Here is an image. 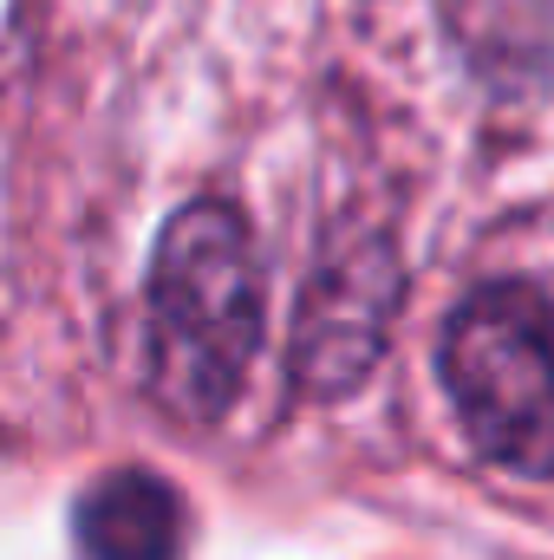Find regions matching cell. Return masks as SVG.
<instances>
[{
  "instance_id": "1",
  "label": "cell",
  "mask_w": 554,
  "mask_h": 560,
  "mask_svg": "<svg viewBox=\"0 0 554 560\" xmlns=\"http://www.w3.org/2000/svg\"><path fill=\"white\" fill-rule=\"evenodd\" d=\"M262 352V261L229 202H183L150 255V398L176 423H216Z\"/></svg>"
},
{
  "instance_id": "2",
  "label": "cell",
  "mask_w": 554,
  "mask_h": 560,
  "mask_svg": "<svg viewBox=\"0 0 554 560\" xmlns=\"http://www.w3.org/2000/svg\"><path fill=\"white\" fill-rule=\"evenodd\" d=\"M443 392L483 463L554 476V306L529 280L476 287L443 326Z\"/></svg>"
},
{
  "instance_id": "3",
  "label": "cell",
  "mask_w": 554,
  "mask_h": 560,
  "mask_svg": "<svg viewBox=\"0 0 554 560\" xmlns=\"http://www.w3.org/2000/svg\"><path fill=\"white\" fill-rule=\"evenodd\" d=\"M399 300H405V268L385 235H359L353 248H333L300 293L293 359H287L293 392L333 405L353 385H366L399 319Z\"/></svg>"
},
{
  "instance_id": "4",
  "label": "cell",
  "mask_w": 554,
  "mask_h": 560,
  "mask_svg": "<svg viewBox=\"0 0 554 560\" xmlns=\"http://www.w3.org/2000/svg\"><path fill=\"white\" fill-rule=\"evenodd\" d=\"M72 535L85 560H176L183 495L150 469H112L79 495Z\"/></svg>"
}]
</instances>
